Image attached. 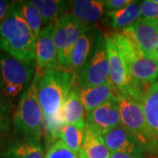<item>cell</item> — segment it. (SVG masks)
Instances as JSON below:
<instances>
[{"mask_svg": "<svg viewBox=\"0 0 158 158\" xmlns=\"http://www.w3.org/2000/svg\"><path fill=\"white\" fill-rule=\"evenodd\" d=\"M11 105L9 102L0 98V135L8 131L11 125Z\"/></svg>", "mask_w": 158, "mask_h": 158, "instance_id": "cell-26", "label": "cell"}, {"mask_svg": "<svg viewBox=\"0 0 158 158\" xmlns=\"http://www.w3.org/2000/svg\"><path fill=\"white\" fill-rule=\"evenodd\" d=\"M44 158H78V155L69 149L61 140L48 148Z\"/></svg>", "mask_w": 158, "mask_h": 158, "instance_id": "cell-25", "label": "cell"}, {"mask_svg": "<svg viewBox=\"0 0 158 158\" xmlns=\"http://www.w3.org/2000/svg\"><path fill=\"white\" fill-rule=\"evenodd\" d=\"M118 46L129 70L138 85H153L158 79V61L144 56L134 40L121 33L111 35Z\"/></svg>", "mask_w": 158, "mask_h": 158, "instance_id": "cell-5", "label": "cell"}, {"mask_svg": "<svg viewBox=\"0 0 158 158\" xmlns=\"http://www.w3.org/2000/svg\"><path fill=\"white\" fill-rule=\"evenodd\" d=\"M90 27L80 22L70 13H64L54 23L53 40L57 51L59 69L70 72L72 51L77 40Z\"/></svg>", "mask_w": 158, "mask_h": 158, "instance_id": "cell-6", "label": "cell"}, {"mask_svg": "<svg viewBox=\"0 0 158 158\" xmlns=\"http://www.w3.org/2000/svg\"><path fill=\"white\" fill-rule=\"evenodd\" d=\"M76 78L73 73L60 69L43 73L38 84V98L44 118L54 117L62 112Z\"/></svg>", "mask_w": 158, "mask_h": 158, "instance_id": "cell-3", "label": "cell"}, {"mask_svg": "<svg viewBox=\"0 0 158 158\" xmlns=\"http://www.w3.org/2000/svg\"><path fill=\"white\" fill-rule=\"evenodd\" d=\"M99 34L100 33L98 31L90 27L77 40L72 51L70 62V72L76 77L78 75L87 61Z\"/></svg>", "mask_w": 158, "mask_h": 158, "instance_id": "cell-17", "label": "cell"}, {"mask_svg": "<svg viewBox=\"0 0 158 158\" xmlns=\"http://www.w3.org/2000/svg\"><path fill=\"white\" fill-rule=\"evenodd\" d=\"M85 107L79 96L77 87L71 89L62 109V118L65 125L85 128Z\"/></svg>", "mask_w": 158, "mask_h": 158, "instance_id": "cell-20", "label": "cell"}, {"mask_svg": "<svg viewBox=\"0 0 158 158\" xmlns=\"http://www.w3.org/2000/svg\"><path fill=\"white\" fill-rule=\"evenodd\" d=\"M42 75L35 73L32 83L23 91L19 102L12 122L17 139L40 141L44 117L38 98V84Z\"/></svg>", "mask_w": 158, "mask_h": 158, "instance_id": "cell-2", "label": "cell"}, {"mask_svg": "<svg viewBox=\"0 0 158 158\" xmlns=\"http://www.w3.org/2000/svg\"><path fill=\"white\" fill-rule=\"evenodd\" d=\"M141 104L155 145L158 148V84L155 83L145 88L141 98Z\"/></svg>", "mask_w": 158, "mask_h": 158, "instance_id": "cell-16", "label": "cell"}, {"mask_svg": "<svg viewBox=\"0 0 158 158\" xmlns=\"http://www.w3.org/2000/svg\"><path fill=\"white\" fill-rule=\"evenodd\" d=\"M36 39L27 23L12 2L10 12L0 24V49L13 58L34 68Z\"/></svg>", "mask_w": 158, "mask_h": 158, "instance_id": "cell-1", "label": "cell"}, {"mask_svg": "<svg viewBox=\"0 0 158 158\" xmlns=\"http://www.w3.org/2000/svg\"><path fill=\"white\" fill-rule=\"evenodd\" d=\"M156 83H157V84H158V82H156Z\"/></svg>", "mask_w": 158, "mask_h": 158, "instance_id": "cell-33", "label": "cell"}, {"mask_svg": "<svg viewBox=\"0 0 158 158\" xmlns=\"http://www.w3.org/2000/svg\"><path fill=\"white\" fill-rule=\"evenodd\" d=\"M53 27L54 24L45 27L36 39V73L42 75L47 70L59 69L57 51L52 36Z\"/></svg>", "mask_w": 158, "mask_h": 158, "instance_id": "cell-11", "label": "cell"}, {"mask_svg": "<svg viewBox=\"0 0 158 158\" xmlns=\"http://www.w3.org/2000/svg\"><path fill=\"white\" fill-rule=\"evenodd\" d=\"M131 0H107L105 1V8L108 11H114L127 6Z\"/></svg>", "mask_w": 158, "mask_h": 158, "instance_id": "cell-28", "label": "cell"}, {"mask_svg": "<svg viewBox=\"0 0 158 158\" xmlns=\"http://www.w3.org/2000/svg\"><path fill=\"white\" fill-rule=\"evenodd\" d=\"M85 137V128H79L74 126L65 125L61 131V141L71 149L73 152L78 155L79 150L83 144Z\"/></svg>", "mask_w": 158, "mask_h": 158, "instance_id": "cell-24", "label": "cell"}, {"mask_svg": "<svg viewBox=\"0 0 158 158\" xmlns=\"http://www.w3.org/2000/svg\"><path fill=\"white\" fill-rule=\"evenodd\" d=\"M121 34L133 40L144 56L157 60L158 20L142 18L123 29Z\"/></svg>", "mask_w": 158, "mask_h": 158, "instance_id": "cell-10", "label": "cell"}, {"mask_svg": "<svg viewBox=\"0 0 158 158\" xmlns=\"http://www.w3.org/2000/svg\"><path fill=\"white\" fill-rule=\"evenodd\" d=\"M86 119L87 122L100 130L103 135L108 131L119 126L120 114L118 98L107 102L87 113Z\"/></svg>", "mask_w": 158, "mask_h": 158, "instance_id": "cell-12", "label": "cell"}, {"mask_svg": "<svg viewBox=\"0 0 158 158\" xmlns=\"http://www.w3.org/2000/svg\"><path fill=\"white\" fill-rule=\"evenodd\" d=\"M111 151L106 146L101 131L86 121L85 137L79 150L78 158H110Z\"/></svg>", "mask_w": 158, "mask_h": 158, "instance_id": "cell-13", "label": "cell"}, {"mask_svg": "<svg viewBox=\"0 0 158 158\" xmlns=\"http://www.w3.org/2000/svg\"><path fill=\"white\" fill-rule=\"evenodd\" d=\"M79 96L87 113L93 111L97 107L107 102L118 98V91L113 85L107 82L106 84L91 87H77Z\"/></svg>", "mask_w": 158, "mask_h": 158, "instance_id": "cell-15", "label": "cell"}, {"mask_svg": "<svg viewBox=\"0 0 158 158\" xmlns=\"http://www.w3.org/2000/svg\"><path fill=\"white\" fill-rule=\"evenodd\" d=\"M105 40L109 63V82L118 94L130 95L141 101L143 90L148 85H138L132 78L124 57L112 36H106Z\"/></svg>", "mask_w": 158, "mask_h": 158, "instance_id": "cell-7", "label": "cell"}, {"mask_svg": "<svg viewBox=\"0 0 158 158\" xmlns=\"http://www.w3.org/2000/svg\"><path fill=\"white\" fill-rule=\"evenodd\" d=\"M16 3L19 11L32 30L35 39H37L42 30L41 27L43 23L39 11L33 6L31 1H18Z\"/></svg>", "mask_w": 158, "mask_h": 158, "instance_id": "cell-23", "label": "cell"}, {"mask_svg": "<svg viewBox=\"0 0 158 158\" xmlns=\"http://www.w3.org/2000/svg\"><path fill=\"white\" fill-rule=\"evenodd\" d=\"M31 3L38 10L46 27L54 24L68 10V2L59 0H32Z\"/></svg>", "mask_w": 158, "mask_h": 158, "instance_id": "cell-22", "label": "cell"}, {"mask_svg": "<svg viewBox=\"0 0 158 158\" xmlns=\"http://www.w3.org/2000/svg\"><path fill=\"white\" fill-rule=\"evenodd\" d=\"M157 60H158V50H157Z\"/></svg>", "mask_w": 158, "mask_h": 158, "instance_id": "cell-32", "label": "cell"}, {"mask_svg": "<svg viewBox=\"0 0 158 158\" xmlns=\"http://www.w3.org/2000/svg\"><path fill=\"white\" fill-rule=\"evenodd\" d=\"M118 100L120 125L137 141L143 151L157 154L158 148L148 127L141 101L126 94H118Z\"/></svg>", "mask_w": 158, "mask_h": 158, "instance_id": "cell-4", "label": "cell"}, {"mask_svg": "<svg viewBox=\"0 0 158 158\" xmlns=\"http://www.w3.org/2000/svg\"><path fill=\"white\" fill-rule=\"evenodd\" d=\"M155 1H156V3L158 4V0H155Z\"/></svg>", "mask_w": 158, "mask_h": 158, "instance_id": "cell-31", "label": "cell"}, {"mask_svg": "<svg viewBox=\"0 0 158 158\" xmlns=\"http://www.w3.org/2000/svg\"><path fill=\"white\" fill-rule=\"evenodd\" d=\"M34 68L7 54H0V86L7 98H15L29 86Z\"/></svg>", "mask_w": 158, "mask_h": 158, "instance_id": "cell-8", "label": "cell"}, {"mask_svg": "<svg viewBox=\"0 0 158 158\" xmlns=\"http://www.w3.org/2000/svg\"><path fill=\"white\" fill-rule=\"evenodd\" d=\"M110 158H144L143 156H136L122 152H111Z\"/></svg>", "mask_w": 158, "mask_h": 158, "instance_id": "cell-30", "label": "cell"}, {"mask_svg": "<svg viewBox=\"0 0 158 158\" xmlns=\"http://www.w3.org/2000/svg\"><path fill=\"white\" fill-rule=\"evenodd\" d=\"M70 14L87 27L96 23L105 11V1L76 0L69 2Z\"/></svg>", "mask_w": 158, "mask_h": 158, "instance_id": "cell-18", "label": "cell"}, {"mask_svg": "<svg viewBox=\"0 0 158 158\" xmlns=\"http://www.w3.org/2000/svg\"><path fill=\"white\" fill-rule=\"evenodd\" d=\"M0 158H44L40 141L17 139L0 151Z\"/></svg>", "mask_w": 158, "mask_h": 158, "instance_id": "cell-19", "label": "cell"}, {"mask_svg": "<svg viewBox=\"0 0 158 158\" xmlns=\"http://www.w3.org/2000/svg\"><path fill=\"white\" fill-rule=\"evenodd\" d=\"M78 88L98 86L109 82V63L105 38L99 34L85 65L77 76Z\"/></svg>", "mask_w": 158, "mask_h": 158, "instance_id": "cell-9", "label": "cell"}, {"mask_svg": "<svg viewBox=\"0 0 158 158\" xmlns=\"http://www.w3.org/2000/svg\"><path fill=\"white\" fill-rule=\"evenodd\" d=\"M107 18L113 28H127L141 19L140 5L137 1H131L127 6L119 10L107 11Z\"/></svg>", "mask_w": 158, "mask_h": 158, "instance_id": "cell-21", "label": "cell"}, {"mask_svg": "<svg viewBox=\"0 0 158 158\" xmlns=\"http://www.w3.org/2000/svg\"><path fill=\"white\" fill-rule=\"evenodd\" d=\"M104 140L111 152H122L143 156V149L121 125L105 134Z\"/></svg>", "mask_w": 158, "mask_h": 158, "instance_id": "cell-14", "label": "cell"}, {"mask_svg": "<svg viewBox=\"0 0 158 158\" xmlns=\"http://www.w3.org/2000/svg\"><path fill=\"white\" fill-rule=\"evenodd\" d=\"M11 6H12V2L6 0H0V24L6 19L8 13L10 12Z\"/></svg>", "mask_w": 158, "mask_h": 158, "instance_id": "cell-29", "label": "cell"}, {"mask_svg": "<svg viewBox=\"0 0 158 158\" xmlns=\"http://www.w3.org/2000/svg\"><path fill=\"white\" fill-rule=\"evenodd\" d=\"M141 15L143 19L158 20V4L155 0H145L140 5Z\"/></svg>", "mask_w": 158, "mask_h": 158, "instance_id": "cell-27", "label": "cell"}]
</instances>
